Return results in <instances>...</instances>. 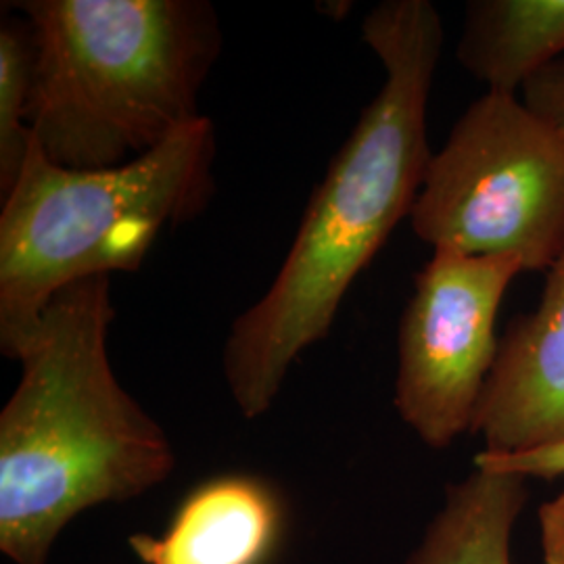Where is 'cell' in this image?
I'll list each match as a JSON object with an SVG mask.
<instances>
[{
    "label": "cell",
    "mask_w": 564,
    "mask_h": 564,
    "mask_svg": "<svg viewBox=\"0 0 564 564\" xmlns=\"http://www.w3.org/2000/svg\"><path fill=\"white\" fill-rule=\"evenodd\" d=\"M113 318L111 276L86 279L4 354L21 366L0 412V550L15 564H46L74 517L134 500L176 466L162 424L113 372Z\"/></svg>",
    "instance_id": "cell-2"
},
{
    "label": "cell",
    "mask_w": 564,
    "mask_h": 564,
    "mask_svg": "<svg viewBox=\"0 0 564 564\" xmlns=\"http://www.w3.org/2000/svg\"><path fill=\"white\" fill-rule=\"evenodd\" d=\"M521 90L524 105L564 144V59L545 65Z\"/></svg>",
    "instance_id": "cell-13"
},
{
    "label": "cell",
    "mask_w": 564,
    "mask_h": 564,
    "mask_svg": "<svg viewBox=\"0 0 564 564\" xmlns=\"http://www.w3.org/2000/svg\"><path fill=\"white\" fill-rule=\"evenodd\" d=\"M545 564H564V491L540 508Z\"/></svg>",
    "instance_id": "cell-14"
},
{
    "label": "cell",
    "mask_w": 564,
    "mask_h": 564,
    "mask_svg": "<svg viewBox=\"0 0 564 564\" xmlns=\"http://www.w3.org/2000/svg\"><path fill=\"white\" fill-rule=\"evenodd\" d=\"M36 44L28 20L0 23V193H9L32 147Z\"/></svg>",
    "instance_id": "cell-11"
},
{
    "label": "cell",
    "mask_w": 564,
    "mask_h": 564,
    "mask_svg": "<svg viewBox=\"0 0 564 564\" xmlns=\"http://www.w3.org/2000/svg\"><path fill=\"white\" fill-rule=\"evenodd\" d=\"M473 433L489 452L564 440V251L547 268L535 312L500 341Z\"/></svg>",
    "instance_id": "cell-7"
},
{
    "label": "cell",
    "mask_w": 564,
    "mask_h": 564,
    "mask_svg": "<svg viewBox=\"0 0 564 564\" xmlns=\"http://www.w3.org/2000/svg\"><path fill=\"white\" fill-rule=\"evenodd\" d=\"M458 61L487 90L514 95L564 53V0H473Z\"/></svg>",
    "instance_id": "cell-9"
},
{
    "label": "cell",
    "mask_w": 564,
    "mask_h": 564,
    "mask_svg": "<svg viewBox=\"0 0 564 564\" xmlns=\"http://www.w3.org/2000/svg\"><path fill=\"white\" fill-rule=\"evenodd\" d=\"M521 272L508 258L433 251L416 274L398 335L395 408L429 447L473 431L500 351V303Z\"/></svg>",
    "instance_id": "cell-6"
},
{
    "label": "cell",
    "mask_w": 564,
    "mask_h": 564,
    "mask_svg": "<svg viewBox=\"0 0 564 564\" xmlns=\"http://www.w3.org/2000/svg\"><path fill=\"white\" fill-rule=\"evenodd\" d=\"M207 116L132 162L69 170L36 142L0 212L2 356L72 284L137 272L167 226L195 220L216 193Z\"/></svg>",
    "instance_id": "cell-4"
},
{
    "label": "cell",
    "mask_w": 564,
    "mask_h": 564,
    "mask_svg": "<svg viewBox=\"0 0 564 564\" xmlns=\"http://www.w3.org/2000/svg\"><path fill=\"white\" fill-rule=\"evenodd\" d=\"M284 521L281 496L251 475H223L197 485L162 535H132L144 564H263Z\"/></svg>",
    "instance_id": "cell-8"
},
{
    "label": "cell",
    "mask_w": 564,
    "mask_h": 564,
    "mask_svg": "<svg viewBox=\"0 0 564 564\" xmlns=\"http://www.w3.org/2000/svg\"><path fill=\"white\" fill-rule=\"evenodd\" d=\"M433 251L547 270L564 251V144L517 95L487 90L433 153L410 212Z\"/></svg>",
    "instance_id": "cell-5"
},
{
    "label": "cell",
    "mask_w": 564,
    "mask_h": 564,
    "mask_svg": "<svg viewBox=\"0 0 564 564\" xmlns=\"http://www.w3.org/2000/svg\"><path fill=\"white\" fill-rule=\"evenodd\" d=\"M527 479L477 468L449 485L435 517L408 564H512V529L527 500Z\"/></svg>",
    "instance_id": "cell-10"
},
{
    "label": "cell",
    "mask_w": 564,
    "mask_h": 564,
    "mask_svg": "<svg viewBox=\"0 0 564 564\" xmlns=\"http://www.w3.org/2000/svg\"><path fill=\"white\" fill-rule=\"evenodd\" d=\"M384 82L333 158L262 297L224 341V381L245 419L265 414L291 366L330 333L354 281L410 212L433 158L426 113L444 46L429 0H387L362 23Z\"/></svg>",
    "instance_id": "cell-1"
},
{
    "label": "cell",
    "mask_w": 564,
    "mask_h": 564,
    "mask_svg": "<svg viewBox=\"0 0 564 564\" xmlns=\"http://www.w3.org/2000/svg\"><path fill=\"white\" fill-rule=\"evenodd\" d=\"M32 141L69 170L116 167L202 120L223 51L207 0H28Z\"/></svg>",
    "instance_id": "cell-3"
},
{
    "label": "cell",
    "mask_w": 564,
    "mask_h": 564,
    "mask_svg": "<svg viewBox=\"0 0 564 564\" xmlns=\"http://www.w3.org/2000/svg\"><path fill=\"white\" fill-rule=\"evenodd\" d=\"M475 466L494 473L517 475L523 479H554L564 475V440L519 452L484 449L481 454H477Z\"/></svg>",
    "instance_id": "cell-12"
}]
</instances>
